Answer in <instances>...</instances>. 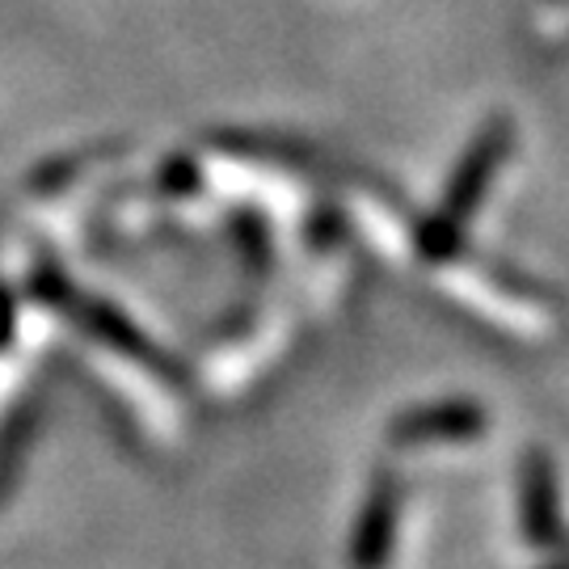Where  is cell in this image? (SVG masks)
I'll return each mask as SVG.
<instances>
[{
	"label": "cell",
	"instance_id": "6da1fadb",
	"mask_svg": "<svg viewBox=\"0 0 569 569\" xmlns=\"http://www.w3.org/2000/svg\"><path fill=\"white\" fill-rule=\"evenodd\" d=\"M510 152V122L493 119L472 140V148L465 152V161L456 164L448 190H443V207L430 216L427 224L418 228V249L435 258V262H448L460 253V241H465V224L472 220V211L486 199V186L493 182V173L502 169Z\"/></svg>",
	"mask_w": 569,
	"mask_h": 569
},
{
	"label": "cell",
	"instance_id": "7a4b0ae2",
	"mask_svg": "<svg viewBox=\"0 0 569 569\" xmlns=\"http://www.w3.org/2000/svg\"><path fill=\"white\" fill-rule=\"evenodd\" d=\"M481 427H486L481 409L468 401H451V406L413 409L392 427V435H397V443H427V439H468Z\"/></svg>",
	"mask_w": 569,
	"mask_h": 569
},
{
	"label": "cell",
	"instance_id": "3957f363",
	"mask_svg": "<svg viewBox=\"0 0 569 569\" xmlns=\"http://www.w3.org/2000/svg\"><path fill=\"white\" fill-rule=\"evenodd\" d=\"M84 317V326L93 329L102 342L110 346H119V350H127V355H148V342H143V333L122 312H114V308H106V305H89L81 312Z\"/></svg>",
	"mask_w": 569,
	"mask_h": 569
},
{
	"label": "cell",
	"instance_id": "277c9868",
	"mask_svg": "<svg viewBox=\"0 0 569 569\" xmlns=\"http://www.w3.org/2000/svg\"><path fill=\"white\" fill-rule=\"evenodd\" d=\"M199 186V169L186 161H173L169 173H164V190H194Z\"/></svg>",
	"mask_w": 569,
	"mask_h": 569
},
{
	"label": "cell",
	"instance_id": "5b68a950",
	"mask_svg": "<svg viewBox=\"0 0 569 569\" xmlns=\"http://www.w3.org/2000/svg\"><path fill=\"white\" fill-rule=\"evenodd\" d=\"M9 326H13V308H9V300L0 296V342L9 338Z\"/></svg>",
	"mask_w": 569,
	"mask_h": 569
}]
</instances>
